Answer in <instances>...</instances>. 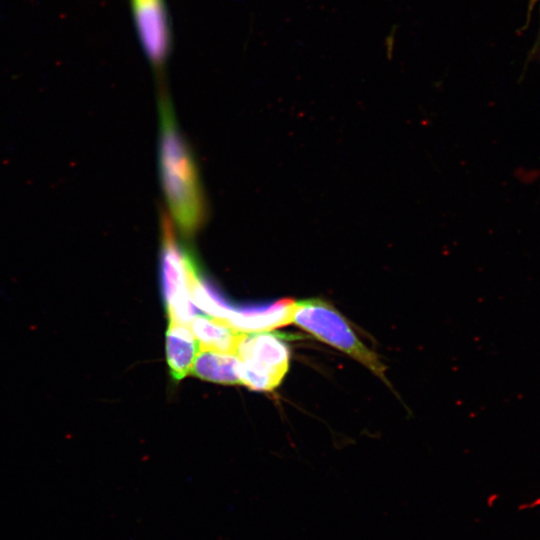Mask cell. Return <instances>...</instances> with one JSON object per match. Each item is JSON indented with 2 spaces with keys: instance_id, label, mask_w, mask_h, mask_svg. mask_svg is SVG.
I'll list each match as a JSON object with an SVG mask.
<instances>
[{
  "instance_id": "5b68a950",
  "label": "cell",
  "mask_w": 540,
  "mask_h": 540,
  "mask_svg": "<svg viewBox=\"0 0 540 540\" xmlns=\"http://www.w3.org/2000/svg\"><path fill=\"white\" fill-rule=\"evenodd\" d=\"M141 38L150 58L159 63L166 55L168 32L161 0H133Z\"/></svg>"
},
{
  "instance_id": "8992f818",
  "label": "cell",
  "mask_w": 540,
  "mask_h": 540,
  "mask_svg": "<svg viewBox=\"0 0 540 540\" xmlns=\"http://www.w3.org/2000/svg\"><path fill=\"white\" fill-rule=\"evenodd\" d=\"M199 350L198 341L188 326L169 322L166 356L170 374L175 380H181L190 373Z\"/></svg>"
},
{
  "instance_id": "52a82bcc",
  "label": "cell",
  "mask_w": 540,
  "mask_h": 540,
  "mask_svg": "<svg viewBox=\"0 0 540 540\" xmlns=\"http://www.w3.org/2000/svg\"><path fill=\"white\" fill-rule=\"evenodd\" d=\"M189 327L198 341L200 350L236 354L244 333L231 329L213 317L196 314Z\"/></svg>"
},
{
  "instance_id": "6da1fadb",
  "label": "cell",
  "mask_w": 540,
  "mask_h": 540,
  "mask_svg": "<svg viewBox=\"0 0 540 540\" xmlns=\"http://www.w3.org/2000/svg\"><path fill=\"white\" fill-rule=\"evenodd\" d=\"M160 119L162 187L176 225L183 233L190 235L200 227L206 216L198 172L166 102L161 103Z\"/></svg>"
},
{
  "instance_id": "277c9868",
  "label": "cell",
  "mask_w": 540,
  "mask_h": 540,
  "mask_svg": "<svg viewBox=\"0 0 540 540\" xmlns=\"http://www.w3.org/2000/svg\"><path fill=\"white\" fill-rule=\"evenodd\" d=\"M295 301L281 299L261 306L234 308L220 321L240 333L268 332L292 323Z\"/></svg>"
},
{
  "instance_id": "3957f363",
  "label": "cell",
  "mask_w": 540,
  "mask_h": 540,
  "mask_svg": "<svg viewBox=\"0 0 540 540\" xmlns=\"http://www.w3.org/2000/svg\"><path fill=\"white\" fill-rule=\"evenodd\" d=\"M236 355L240 359V383L254 391L273 390L289 369L288 345L275 334L244 333Z\"/></svg>"
},
{
  "instance_id": "ba28073f",
  "label": "cell",
  "mask_w": 540,
  "mask_h": 540,
  "mask_svg": "<svg viewBox=\"0 0 540 540\" xmlns=\"http://www.w3.org/2000/svg\"><path fill=\"white\" fill-rule=\"evenodd\" d=\"M240 359L235 354L199 350L192 373L197 377L220 384L240 383L238 369Z\"/></svg>"
},
{
  "instance_id": "7a4b0ae2",
  "label": "cell",
  "mask_w": 540,
  "mask_h": 540,
  "mask_svg": "<svg viewBox=\"0 0 540 540\" xmlns=\"http://www.w3.org/2000/svg\"><path fill=\"white\" fill-rule=\"evenodd\" d=\"M292 323L358 361L389 385L378 355L360 340L349 321L332 304L319 298L295 301Z\"/></svg>"
}]
</instances>
